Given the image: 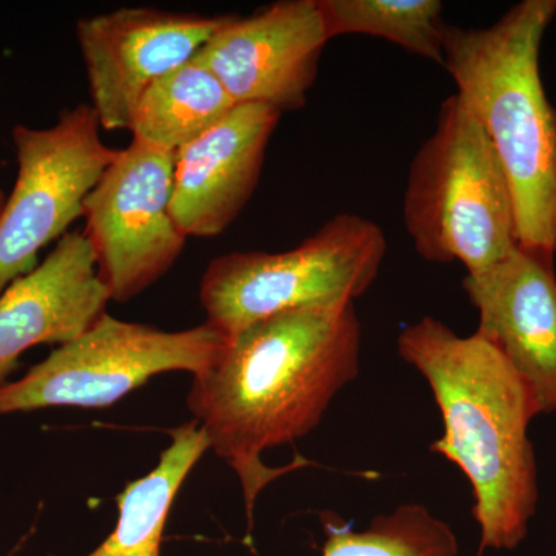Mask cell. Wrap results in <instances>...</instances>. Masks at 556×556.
<instances>
[{"instance_id": "cell-1", "label": "cell", "mask_w": 556, "mask_h": 556, "mask_svg": "<svg viewBox=\"0 0 556 556\" xmlns=\"http://www.w3.org/2000/svg\"><path fill=\"white\" fill-rule=\"evenodd\" d=\"M362 324L354 303L287 311L226 339L193 376L188 407L208 447L240 479L248 517L260 493L309 464L268 467L266 450L316 430L339 391L361 371Z\"/></svg>"}, {"instance_id": "cell-2", "label": "cell", "mask_w": 556, "mask_h": 556, "mask_svg": "<svg viewBox=\"0 0 556 556\" xmlns=\"http://www.w3.org/2000/svg\"><path fill=\"white\" fill-rule=\"evenodd\" d=\"M396 345L437 399L444 434L431 452L470 482L481 547H518L540 497L535 448L527 434L538 415L525 382L484 336L463 338L433 317L402 329Z\"/></svg>"}, {"instance_id": "cell-3", "label": "cell", "mask_w": 556, "mask_h": 556, "mask_svg": "<svg viewBox=\"0 0 556 556\" xmlns=\"http://www.w3.org/2000/svg\"><path fill=\"white\" fill-rule=\"evenodd\" d=\"M556 0H522L484 28L448 25L444 67L485 131L514 199L519 247L556 255V109L540 73Z\"/></svg>"}, {"instance_id": "cell-4", "label": "cell", "mask_w": 556, "mask_h": 556, "mask_svg": "<svg viewBox=\"0 0 556 556\" xmlns=\"http://www.w3.org/2000/svg\"><path fill=\"white\" fill-rule=\"evenodd\" d=\"M405 229L431 263L492 268L518 247L517 215L485 131L457 94L439 109L437 129L409 166Z\"/></svg>"}, {"instance_id": "cell-5", "label": "cell", "mask_w": 556, "mask_h": 556, "mask_svg": "<svg viewBox=\"0 0 556 556\" xmlns=\"http://www.w3.org/2000/svg\"><path fill=\"white\" fill-rule=\"evenodd\" d=\"M387 249L375 222L340 214L291 251L219 255L201 278L206 324L228 339L287 311L354 303L375 283Z\"/></svg>"}, {"instance_id": "cell-6", "label": "cell", "mask_w": 556, "mask_h": 556, "mask_svg": "<svg viewBox=\"0 0 556 556\" xmlns=\"http://www.w3.org/2000/svg\"><path fill=\"white\" fill-rule=\"evenodd\" d=\"M225 343V336L206 321L164 331L105 313L80 338L0 387V417L53 407H112L163 372L199 375Z\"/></svg>"}, {"instance_id": "cell-7", "label": "cell", "mask_w": 556, "mask_h": 556, "mask_svg": "<svg viewBox=\"0 0 556 556\" xmlns=\"http://www.w3.org/2000/svg\"><path fill=\"white\" fill-rule=\"evenodd\" d=\"M11 135L17 178L0 215V295L83 217L84 201L118 153L102 141L90 104L65 110L49 129L21 124Z\"/></svg>"}, {"instance_id": "cell-8", "label": "cell", "mask_w": 556, "mask_h": 556, "mask_svg": "<svg viewBox=\"0 0 556 556\" xmlns=\"http://www.w3.org/2000/svg\"><path fill=\"white\" fill-rule=\"evenodd\" d=\"M175 153L131 139L84 201V236L110 300L126 303L175 265L188 237L172 214Z\"/></svg>"}, {"instance_id": "cell-9", "label": "cell", "mask_w": 556, "mask_h": 556, "mask_svg": "<svg viewBox=\"0 0 556 556\" xmlns=\"http://www.w3.org/2000/svg\"><path fill=\"white\" fill-rule=\"evenodd\" d=\"M225 20L148 7L83 17L76 38L101 129L130 130L142 94L192 60Z\"/></svg>"}, {"instance_id": "cell-10", "label": "cell", "mask_w": 556, "mask_h": 556, "mask_svg": "<svg viewBox=\"0 0 556 556\" xmlns=\"http://www.w3.org/2000/svg\"><path fill=\"white\" fill-rule=\"evenodd\" d=\"M329 42L317 0H281L251 16H226L197 53L237 105L305 108Z\"/></svg>"}, {"instance_id": "cell-11", "label": "cell", "mask_w": 556, "mask_h": 556, "mask_svg": "<svg viewBox=\"0 0 556 556\" xmlns=\"http://www.w3.org/2000/svg\"><path fill=\"white\" fill-rule=\"evenodd\" d=\"M478 332L501 351L529 390L536 415L556 412V274L547 252L518 247L463 281Z\"/></svg>"}, {"instance_id": "cell-12", "label": "cell", "mask_w": 556, "mask_h": 556, "mask_svg": "<svg viewBox=\"0 0 556 556\" xmlns=\"http://www.w3.org/2000/svg\"><path fill=\"white\" fill-rule=\"evenodd\" d=\"M280 116L268 105H236L175 152L172 214L188 239L219 236L236 222L258 186Z\"/></svg>"}, {"instance_id": "cell-13", "label": "cell", "mask_w": 556, "mask_h": 556, "mask_svg": "<svg viewBox=\"0 0 556 556\" xmlns=\"http://www.w3.org/2000/svg\"><path fill=\"white\" fill-rule=\"evenodd\" d=\"M108 288L83 232H67L0 295V387L33 346L73 342L105 314Z\"/></svg>"}, {"instance_id": "cell-14", "label": "cell", "mask_w": 556, "mask_h": 556, "mask_svg": "<svg viewBox=\"0 0 556 556\" xmlns=\"http://www.w3.org/2000/svg\"><path fill=\"white\" fill-rule=\"evenodd\" d=\"M207 450L206 434L197 420L172 430L169 447L161 453L155 468L130 482L118 496L113 532L86 556H161L164 529L179 489Z\"/></svg>"}, {"instance_id": "cell-15", "label": "cell", "mask_w": 556, "mask_h": 556, "mask_svg": "<svg viewBox=\"0 0 556 556\" xmlns=\"http://www.w3.org/2000/svg\"><path fill=\"white\" fill-rule=\"evenodd\" d=\"M236 105L222 80L195 54L149 87L129 131L139 142L175 153L211 130Z\"/></svg>"}, {"instance_id": "cell-16", "label": "cell", "mask_w": 556, "mask_h": 556, "mask_svg": "<svg viewBox=\"0 0 556 556\" xmlns=\"http://www.w3.org/2000/svg\"><path fill=\"white\" fill-rule=\"evenodd\" d=\"M329 40L365 35L390 40L408 53L444 65L448 25L439 0H317Z\"/></svg>"}, {"instance_id": "cell-17", "label": "cell", "mask_w": 556, "mask_h": 556, "mask_svg": "<svg viewBox=\"0 0 556 556\" xmlns=\"http://www.w3.org/2000/svg\"><path fill=\"white\" fill-rule=\"evenodd\" d=\"M324 556H457L459 543L447 522L422 504H402L353 530L338 515H324Z\"/></svg>"}, {"instance_id": "cell-18", "label": "cell", "mask_w": 556, "mask_h": 556, "mask_svg": "<svg viewBox=\"0 0 556 556\" xmlns=\"http://www.w3.org/2000/svg\"><path fill=\"white\" fill-rule=\"evenodd\" d=\"M7 197L3 193L2 188H0V215H2L3 207H5Z\"/></svg>"}]
</instances>
